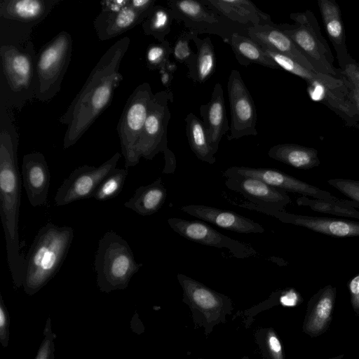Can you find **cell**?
Wrapping results in <instances>:
<instances>
[{"label":"cell","mask_w":359,"mask_h":359,"mask_svg":"<svg viewBox=\"0 0 359 359\" xmlns=\"http://www.w3.org/2000/svg\"><path fill=\"white\" fill-rule=\"evenodd\" d=\"M19 135L13 109L0 100V216L13 287H22L25 257L20 252L21 178L18 164Z\"/></svg>","instance_id":"cell-1"},{"label":"cell","mask_w":359,"mask_h":359,"mask_svg":"<svg viewBox=\"0 0 359 359\" xmlns=\"http://www.w3.org/2000/svg\"><path fill=\"white\" fill-rule=\"evenodd\" d=\"M130 42L129 37L125 36L109 48L59 118L67 126L63 149L74 145L111 102L116 88L123 80L119 69Z\"/></svg>","instance_id":"cell-2"},{"label":"cell","mask_w":359,"mask_h":359,"mask_svg":"<svg viewBox=\"0 0 359 359\" xmlns=\"http://www.w3.org/2000/svg\"><path fill=\"white\" fill-rule=\"evenodd\" d=\"M74 236L71 226L50 222L39 230L25 258L22 288L27 295L38 292L59 271Z\"/></svg>","instance_id":"cell-3"},{"label":"cell","mask_w":359,"mask_h":359,"mask_svg":"<svg viewBox=\"0 0 359 359\" xmlns=\"http://www.w3.org/2000/svg\"><path fill=\"white\" fill-rule=\"evenodd\" d=\"M34 46L31 40L0 46V100L21 110L35 98L36 76Z\"/></svg>","instance_id":"cell-4"},{"label":"cell","mask_w":359,"mask_h":359,"mask_svg":"<svg viewBox=\"0 0 359 359\" xmlns=\"http://www.w3.org/2000/svg\"><path fill=\"white\" fill-rule=\"evenodd\" d=\"M142 265L136 262L128 242L115 231H107L99 240L94 266L100 292L125 290Z\"/></svg>","instance_id":"cell-5"},{"label":"cell","mask_w":359,"mask_h":359,"mask_svg":"<svg viewBox=\"0 0 359 359\" xmlns=\"http://www.w3.org/2000/svg\"><path fill=\"white\" fill-rule=\"evenodd\" d=\"M62 0H1L0 46L30 40L34 29Z\"/></svg>","instance_id":"cell-6"},{"label":"cell","mask_w":359,"mask_h":359,"mask_svg":"<svg viewBox=\"0 0 359 359\" xmlns=\"http://www.w3.org/2000/svg\"><path fill=\"white\" fill-rule=\"evenodd\" d=\"M72 53V39L62 31L45 43L36 53L35 98L48 102L60 90Z\"/></svg>","instance_id":"cell-7"},{"label":"cell","mask_w":359,"mask_h":359,"mask_svg":"<svg viewBox=\"0 0 359 359\" xmlns=\"http://www.w3.org/2000/svg\"><path fill=\"white\" fill-rule=\"evenodd\" d=\"M290 18L295 22L294 25L281 24L278 25V27L295 43L318 72L339 79L315 16L307 11L292 13Z\"/></svg>","instance_id":"cell-8"},{"label":"cell","mask_w":359,"mask_h":359,"mask_svg":"<svg viewBox=\"0 0 359 359\" xmlns=\"http://www.w3.org/2000/svg\"><path fill=\"white\" fill-rule=\"evenodd\" d=\"M154 94L148 83L138 85L127 100L117 125L125 167L136 165L140 159L136 146L144 126Z\"/></svg>","instance_id":"cell-9"},{"label":"cell","mask_w":359,"mask_h":359,"mask_svg":"<svg viewBox=\"0 0 359 359\" xmlns=\"http://www.w3.org/2000/svg\"><path fill=\"white\" fill-rule=\"evenodd\" d=\"M174 19L198 34H212L227 40L234 33L248 36L247 28L234 25L219 16L201 0H170L167 2Z\"/></svg>","instance_id":"cell-10"},{"label":"cell","mask_w":359,"mask_h":359,"mask_svg":"<svg viewBox=\"0 0 359 359\" xmlns=\"http://www.w3.org/2000/svg\"><path fill=\"white\" fill-rule=\"evenodd\" d=\"M173 94L170 89L154 94L149 113L136 146L138 158L151 160L168 147L167 132L171 113L168 101L172 102Z\"/></svg>","instance_id":"cell-11"},{"label":"cell","mask_w":359,"mask_h":359,"mask_svg":"<svg viewBox=\"0 0 359 359\" xmlns=\"http://www.w3.org/2000/svg\"><path fill=\"white\" fill-rule=\"evenodd\" d=\"M121 158L116 152L109 159L97 167L83 165L74 169L57 190L54 201L57 206L93 198L101 182L115 168Z\"/></svg>","instance_id":"cell-12"},{"label":"cell","mask_w":359,"mask_h":359,"mask_svg":"<svg viewBox=\"0 0 359 359\" xmlns=\"http://www.w3.org/2000/svg\"><path fill=\"white\" fill-rule=\"evenodd\" d=\"M227 92L231 110L230 134L228 140L257 135V111L240 72L233 69L227 81Z\"/></svg>","instance_id":"cell-13"},{"label":"cell","mask_w":359,"mask_h":359,"mask_svg":"<svg viewBox=\"0 0 359 359\" xmlns=\"http://www.w3.org/2000/svg\"><path fill=\"white\" fill-rule=\"evenodd\" d=\"M223 175L226 177L241 176L258 179L285 192L299 194L303 196H310L327 202L347 203L351 201L338 198L327 191L301 181L276 169L232 166L227 168Z\"/></svg>","instance_id":"cell-14"},{"label":"cell","mask_w":359,"mask_h":359,"mask_svg":"<svg viewBox=\"0 0 359 359\" xmlns=\"http://www.w3.org/2000/svg\"><path fill=\"white\" fill-rule=\"evenodd\" d=\"M168 224L181 236L201 245L226 248L236 258L244 259L257 254L250 245L229 238L203 222L171 217Z\"/></svg>","instance_id":"cell-15"},{"label":"cell","mask_w":359,"mask_h":359,"mask_svg":"<svg viewBox=\"0 0 359 359\" xmlns=\"http://www.w3.org/2000/svg\"><path fill=\"white\" fill-rule=\"evenodd\" d=\"M177 278L183 291V300L192 311H199L208 323H218L231 309V299L182 273Z\"/></svg>","instance_id":"cell-16"},{"label":"cell","mask_w":359,"mask_h":359,"mask_svg":"<svg viewBox=\"0 0 359 359\" xmlns=\"http://www.w3.org/2000/svg\"><path fill=\"white\" fill-rule=\"evenodd\" d=\"M241 208L257 211L278 219L286 224L303 226L313 231L334 237L359 236V222L355 221L302 215L284 211L262 209L250 202L238 205Z\"/></svg>","instance_id":"cell-17"},{"label":"cell","mask_w":359,"mask_h":359,"mask_svg":"<svg viewBox=\"0 0 359 359\" xmlns=\"http://www.w3.org/2000/svg\"><path fill=\"white\" fill-rule=\"evenodd\" d=\"M147 18L131 7L129 0H107L101 2L93 25L98 39L105 41L125 33Z\"/></svg>","instance_id":"cell-18"},{"label":"cell","mask_w":359,"mask_h":359,"mask_svg":"<svg viewBox=\"0 0 359 359\" xmlns=\"http://www.w3.org/2000/svg\"><path fill=\"white\" fill-rule=\"evenodd\" d=\"M225 185L262 209L284 211L285 208L291 203L287 192L258 179L241 176L227 177Z\"/></svg>","instance_id":"cell-19"},{"label":"cell","mask_w":359,"mask_h":359,"mask_svg":"<svg viewBox=\"0 0 359 359\" xmlns=\"http://www.w3.org/2000/svg\"><path fill=\"white\" fill-rule=\"evenodd\" d=\"M22 177L30 205L32 207L44 205L50 184V172L42 153L34 151L24 155Z\"/></svg>","instance_id":"cell-20"},{"label":"cell","mask_w":359,"mask_h":359,"mask_svg":"<svg viewBox=\"0 0 359 359\" xmlns=\"http://www.w3.org/2000/svg\"><path fill=\"white\" fill-rule=\"evenodd\" d=\"M224 20L248 29L257 25H274L271 16L248 0H201Z\"/></svg>","instance_id":"cell-21"},{"label":"cell","mask_w":359,"mask_h":359,"mask_svg":"<svg viewBox=\"0 0 359 359\" xmlns=\"http://www.w3.org/2000/svg\"><path fill=\"white\" fill-rule=\"evenodd\" d=\"M247 32L248 36L262 48L287 56L305 68L318 72L304 53L277 24L250 27Z\"/></svg>","instance_id":"cell-22"},{"label":"cell","mask_w":359,"mask_h":359,"mask_svg":"<svg viewBox=\"0 0 359 359\" xmlns=\"http://www.w3.org/2000/svg\"><path fill=\"white\" fill-rule=\"evenodd\" d=\"M181 209L193 217L237 233H260L265 231L259 223L229 210L205 205H187Z\"/></svg>","instance_id":"cell-23"},{"label":"cell","mask_w":359,"mask_h":359,"mask_svg":"<svg viewBox=\"0 0 359 359\" xmlns=\"http://www.w3.org/2000/svg\"><path fill=\"white\" fill-rule=\"evenodd\" d=\"M336 296L337 288L327 285L311 297L303 323L304 332L316 337L327 330L332 320Z\"/></svg>","instance_id":"cell-24"},{"label":"cell","mask_w":359,"mask_h":359,"mask_svg":"<svg viewBox=\"0 0 359 359\" xmlns=\"http://www.w3.org/2000/svg\"><path fill=\"white\" fill-rule=\"evenodd\" d=\"M199 110L209 142L215 154L222 137L230 130L226 116L224 91L219 83L215 85L209 102L201 105Z\"/></svg>","instance_id":"cell-25"},{"label":"cell","mask_w":359,"mask_h":359,"mask_svg":"<svg viewBox=\"0 0 359 359\" xmlns=\"http://www.w3.org/2000/svg\"><path fill=\"white\" fill-rule=\"evenodd\" d=\"M166 196V188L159 177L148 185L138 187L124 206L142 216H149L160 210Z\"/></svg>","instance_id":"cell-26"},{"label":"cell","mask_w":359,"mask_h":359,"mask_svg":"<svg viewBox=\"0 0 359 359\" xmlns=\"http://www.w3.org/2000/svg\"><path fill=\"white\" fill-rule=\"evenodd\" d=\"M318 6L327 34L337 52L339 64H346L348 53L341 12L335 1L319 0Z\"/></svg>","instance_id":"cell-27"},{"label":"cell","mask_w":359,"mask_h":359,"mask_svg":"<svg viewBox=\"0 0 359 359\" xmlns=\"http://www.w3.org/2000/svg\"><path fill=\"white\" fill-rule=\"evenodd\" d=\"M270 158L297 169L309 170L319 166L318 151L295 144H279L268 151Z\"/></svg>","instance_id":"cell-28"},{"label":"cell","mask_w":359,"mask_h":359,"mask_svg":"<svg viewBox=\"0 0 359 359\" xmlns=\"http://www.w3.org/2000/svg\"><path fill=\"white\" fill-rule=\"evenodd\" d=\"M196 52L187 65V76L194 83L205 82L214 73L216 67V55L210 37L200 39L196 36L193 39Z\"/></svg>","instance_id":"cell-29"},{"label":"cell","mask_w":359,"mask_h":359,"mask_svg":"<svg viewBox=\"0 0 359 359\" xmlns=\"http://www.w3.org/2000/svg\"><path fill=\"white\" fill-rule=\"evenodd\" d=\"M263 49L266 55L270 57L279 67V68H282L283 69L303 79L308 84L316 81H322L335 92L340 93H346V86L341 79L335 78L318 72L311 71L287 56L267 48H263Z\"/></svg>","instance_id":"cell-30"},{"label":"cell","mask_w":359,"mask_h":359,"mask_svg":"<svg viewBox=\"0 0 359 359\" xmlns=\"http://www.w3.org/2000/svg\"><path fill=\"white\" fill-rule=\"evenodd\" d=\"M226 42L230 45L238 62L242 66L257 64L271 69H280L266 55L263 48L248 36L234 33Z\"/></svg>","instance_id":"cell-31"},{"label":"cell","mask_w":359,"mask_h":359,"mask_svg":"<svg viewBox=\"0 0 359 359\" xmlns=\"http://www.w3.org/2000/svg\"><path fill=\"white\" fill-rule=\"evenodd\" d=\"M185 122L187 137L191 151L199 160L214 164L216 158L203 121L190 112L185 118Z\"/></svg>","instance_id":"cell-32"},{"label":"cell","mask_w":359,"mask_h":359,"mask_svg":"<svg viewBox=\"0 0 359 359\" xmlns=\"http://www.w3.org/2000/svg\"><path fill=\"white\" fill-rule=\"evenodd\" d=\"M173 20L172 13L169 8L156 5L142 23L143 32L161 43L170 32Z\"/></svg>","instance_id":"cell-33"},{"label":"cell","mask_w":359,"mask_h":359,"mask_svg":"<svg viewBox=\"0 0 359 359\" xmlns=\"http://www.w3.org/2000/svg\"><path fill=\"white\" fill-rule=\"evenodd\" d=\"M297 203L299 206L308 207L315 212L359 219V211L355 209L359 208V203L353 201L347 203H339L301 196L297 199Z\"/></svg>","instance_id":"cell-34"},{"label":"cell","mask_w":359,"mask_h":359,"mask_svg":"<svg viewBox=\"0 0 359 359\" xmlns=\"http://www.w3.org/2000/svg\"><path fill=\"white\" fill-rule=\"evenodd\" d=\"M128 172V168H115L101 182L93 198L105 201L117 196L123 188Z\"/></svg>","instance_id":"cell-35"},{"label":"cell","mask_w":359,"mask_h":359,"mask_svg":"<svg viewBox=\"0 0 359 359\" xmlns=\"http://www.w3.org/2000/svg\"><path fill=\"white\" fill-rule=\"evenodd\" d=\"M341 68L339 79L344 83L348 97L359 115V65L348 62Z\"/></svg>","instance_id":"cell-36"},{"label":"cell","mask_w":359,"mask_h":359,"mask_svg":"<svg viewBox=\"0 0 359 359\" xmlns=\"http://www.w3.org/2000/svg\"><path fill=\"white\" fill-rule=\"evenodd\" d=\"M172 46L165 39L159 43L150 44L146 53L147 67L150 70L160 69L169 60Z\"/></svg>","instance_id":"cell-37"},{"label":"cell","mask_w":359,"mask_h":359,"mask_svg":"<svg viewBox=\"0 0 359 359\" xmlns=\"http://www.w3.org/2000/svg\"><path fill=\"white\" fill-rule=\"evenodd\" d=\"M198 34L192 31L182 33L172 46V55L176 62L187 65L193 58L195 53L190 48L189 42Z\"/></svg>","instance_id":"cell-38"},{"label":"cell","mask_w":359,"mask_h":359,"mask_svg":"<svg viewBox=\"0 0 359 359\" xmlns=\"http://www.w3.org/2000/svg\"><path fill=\"white\" fill-rule=\"evenodd\" d=\"M43 338L34 359H55V339L57 336L52 330L51 319L47 318L43 331Z\"/></svg>","instance_id":"cell-39"},{"label":"cell","mask_w":359,"mask_h":359,"mask_svg":"<svg viewBox=\"0 0 359 359\" xmlns=\"http://www.w3.org/2000/svg\"><path fill=\"white\" fill-rule=\"evenodd\" d=\"M327 183L343 194L359 203V181L350 179L336 178L327 180Z\"/></svg>","instance_id":"cell-40"},{"label":"cell","mask_w":359,"mask_h":359,"mask_svg":"<svg viewBox=\"0 0 359 359\" xmlns=\"http://www.w3.org/2000/svg\"><path fill=\"white\" fill-rule=\"evenodd\" d=\"M264 341V346L270 359H284L280 341L273 330H270L266 332Z\"/></svg>","instance_id":"cell-41"},{"label":"cell","mask_w":359,"mask_h":359,"mask_svg":"<svg viewBox=\"0 0 359 359\" xmlns=\"http://www.w3.org/2000/svg\"><path fill=\"white\" fill-rule=\"evenodd\" d=\"M10 337V317L8 309L0 293V342L3 348L8 345Z\"/></svg>","instance_id":"cell-42"},{"label":"cell","mask_w":359,"mask_h":359,"mask_svg":"<svg viewBox=\"0 0 359 359\" xmlns=\"http://www.w3.org/2000/svg\"><path fill=\"white\" fill-rule=\"evenodd\" d=\"M351 296V304L356 315H359V273L347 284Z\"/></svg>","instance_id":"cell-43"},{"label":"cell","mask_w":359,"mask_h":359,"mask_svg":"<svg viewBox=\"0 0 359 359\" xmlns=\"http://www.w3.org/2000/svg\"><path fill=\"white\" fill-rule=\"evenodd\" d=\"M155 4V0H129L131 7L147 17L156 6Z\"/></svg>","instance_id":"cell-44"},{"label":"cell","mask_w":359,"mask_h":359,"mask_svg":"<svg viewBox=\"0 0 359 359\" xmlns=\"http://www.w3.org/2000/svg\"><path fill=\"white\" fill-rule=\"evenodd\" d=\"M165 160V168L163 173L173 172L176 167V160L174 154L168 148L164 152Z\"/></svg>","instance_id":"cell-45"},{"label":"cell","mask_w":359,"mask_h":359,"mask_svg":"<svg viewBox=\"0 0 359 359\" xmlns=\"http://www.w3.org/2000/svg\"><path fill=\"white\" fill-rule=\"evenodd\" d=\"M160 79L162 85L169 89L173 79V74L167 71L164 67L159 69Z\"/></svg>","instance_id":"cell-46"},{"label":"cell","mask_w":359,"mask_h":359,"mask_svg":"<svg viewBox=\"0 0 359 359\" xmlns=\"http://www.w3.org/2000/svg\"><path fill=\"white\" fill-rule=\"evenodd\" d=\"M298 302V297L297 293L294 292H289L285 295L282 300V304L285 306H293L297 305Z\"/></svg>","instance_id":"cell-47"},{"label":"cell","mask_w":359,"mask_h":359,"mask_svg":"<svg viewBox=\"0 0 359 359\" xmlns=\"http://www.w3.org/2000/svg\"><path fill=\"white\" fill-rule=\"evenodd\" d=\"M163 67L172 74H174L177 69L176 63L170 60H168Z\"/></svg>","instance_id":"cell-48"}]
</instances>
